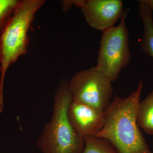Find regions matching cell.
<instances>
[{
    "label": "cell",
    "instance_id": "cell-1",
    "mask_svg": "<svg viewBox=\"0 0 153 153\" xmlns=\"http://www.w3.org/2000/svg\"><path fill=\"white\" fill-rule=\"evenodd\" d=\"M143 87L140 79L136 90L127 97L116 94L105 110L104 124L95 136L108 141L118 153H153L137 123V108Z\"/></svg>",
    "mask_w": 153,
    "mask_h": 153
},
{
    "label": "cell",
    "instance_id": "cell-2",
    "mask_svg": "<svg viewBox=\"0 0 153 153\" xmlns=\"http://www.w3.org/2000/svg\"><path fill=\"white\" fill-rule=\"evenodd\" d=\"M72 100L68 80L60 79L54 96L52 117L38 139L37 146L43 153H82L84 139L71 126L68 109Z\"/></svg>",
    "mask_w": 153,
    "mask_h": 153
},
{
    "label": "cell",
    "instance_id": "cell-3",
    "mask_svg": "<svg viewBox=\"0 0 153 153\" xmlns=\"http://www.w3.org/2000/svg\"><path fill=\"white\" fill-rule=\"evenodd\" d=\"M45 3L44 0L21 1L0 33V112L4 108L3 86L7 70L27 52L28 31L36 13Z\"/></svg>",
    "mask_w": 153,
    "mask_h": 153
},
{
    "label": "cell",
    "instance_id": "cell-4",
    "mask_svg": "<svg viewBox=\"0 0 153 153\" xmlns=\"http://www.w3.org/2000/svg\"><path fill=\"white\" fill-rule=\"evenodd\" d=\"M129 10L128 7L125 10L117 26L102 32L95 67L112 82L116 81L121 71L131 60L126 23Z\"/></svg>",
    "mask_w": 153,
    "mask_h": 153
},
{
    "label": "cell",
    "instance_id": "cell-5",
    "mask_svg": "<svg viewBox=\"0 0 153 153\" xmlns=\"http://www.w3.org/2000/svg\"><path fill=\"white\" fill-rule=\"evenodd\" d=\"M112 83L95 66L76 72L68 80L72 100L102 111L111 102Z\"/></svg>",
    "mask_w": 153,
    "mask_h": 153
},
{
    "label": "cell",
    "instance_id": "cell-6",
    "mask_svg": "<svg viewBox=\"0 0 153 153\" xmlns=\"http://www.w3.org/2000/svg\"><path fill=\"white\" fill-rule=\"evenodd\" d=\"M81 10L88 25L102 32L114 27L125 11L121 0H88Z\"/></svg>",
    "mask_w": 153,
    "mask_h": 153
},
{
    "label": "cell",
    "instance_id": "cell-7",
    "mask_svg": "<svg viewBox=\"0 0 153 153\" xmlns=\"http://www.w3.org/2000/svg\"><path fill=\"white\" fill-rule=\"evenodd\" d=\"M68 117L74 131L84 139L95 136L100 130L104 124L105 113L72 100L68 106Z\"/></svg>",
    "mask_w": 153,
    "mask_h": 153
},
{
    "label": "cell",
    "instance_id": "cell-8",
    "mask_svg": "<svg viewBox=\"0 0 153 153\" xmlns=\"http://www.w3.org/2000/svg\"><path fill=\"white\" fill-rule=\"evenodd\" d=\"M139 13L143 21V32L141 47L144 52L153 58V19L152 12L143 0L139 1Z\"/></svg>",
    "mask_w": 153,
    "mask_h": 153
},
{
    "label": "cell",
    "instance_id": "cell-9",
    "mask_svg": "<svg viewBox=\"0 0 153 153\" xmlns=\"http://www.w3.org/2000/svg\"><path fill=\"white\" fill-rule=\"evenodd\" d=\"M137 123L146 133L153 135V89L140 101L137 111Z\"/></svg>",
    "mask_w": 153,
    "mask_h": 153
},
{
    "label": "cell",
    "instance_id": "cell-10",
    "mask_svg": "<svg viewBox=\"0 0 153 153\" xmlns=\"http://www.w3.org/2000/svg\"><path fill=\"white\" fill-rule=\"evenodd\" d=\"M85 146L82 153H116L110 143L102 138L93 136L84 138Z\"/></svg>",
    "mask_w": 153,
    "mask_h": 153
},
{
    "label": "cell",
    "instance_id": "cell-11",
    "mask_svg": "<svg viewBox=\"0 0 153 153\" xmlns=\"http://www.w3.org/2000/svg\"><path fill=\"white\" fill-rule=\"evenodd\" d=\"M21 1L0 0V33L10 19Z\"/></svg>",
    "mask_w": 153,
    "mask_h": 153
},
{
    "label": "cell",
    "instance_id": "cell-12",
    "mask_svg": "<svg viewBox=\"0 0 153 153\" xmlns=\"http://www.w3.org/2000/svg\"><path fill=\"white\" fill-rule=\"evenodd\" d=\"M86 1L85 0H77V1H63V10L64 12H67L70 10L72 4L79 7L81 8L85 4Z\"/></svg>",
    "mask_w": 153,
    "mask_h": 153
},
{
    "label": "cell",
    "instance_id": "cell-13",
    "mask_svg": "<svg viewBox=\"0 0 153 153\" xmlns=\"http://www.w3.org/2000/svg\"><path fill=\"white\" fill-rule=\"evenodd\" d=\"M147 4L150 8L152 12H153V0H143Z\"/></svg>",
    "mask_w": 153,
    "mask_h": 153
}]
</instances>
